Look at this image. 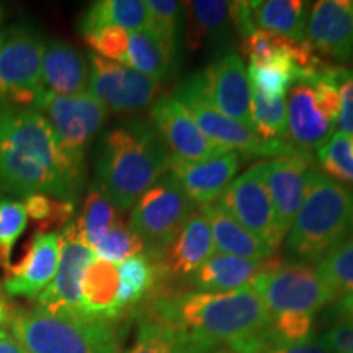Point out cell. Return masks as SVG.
I'll use <instances>...</instances> for the list:
<instances>
[{
    "instance_id": "cell-1",
    "label": "cell",
    "mask_w": 353,
    "mask_h": 353,
    "mask_svg": "<svg viewBox=\"0 0 353 353\" xmlns=\"http://www.w3.org/2000/svg\"><path fill=\"white\" fill-rule=\"evenodd\" d=\"M149 294L152 298L143 309L144 317L231 353H262L270 348V312L252 285L224 293L170 290Z\"/></svg>"
},
{
    "instance_id": "cell-2",
    "label": "cell",
    "mask_w": 353,
    "mask_h": 353,
    "mask_svg": "<svg viewBox=\"0 0 353 353\" xmlns=\"http://www.w3.org/2000/svg\"><path fill=\"white\" fill-rule=\"evenodd\" d=\"M83 180L85 169L64 156L41 113L0 105V188L74 203Z\"/></svg>"
},
{
    "instance_id": "cell-3",
    "label": "cell",
    "mask_w": 353,
    "mask_h": 353,
    "mask_svg": "<svg viewBox=\"0 0 353 353\" xmlns=\"http://www.w3.org/2000/svg\"><path fill=\"white\" fill-rule=\"evenodd\" d=\"M170 152L156 128L131 120L101 136L95 149L99 188L120 211L169 174Z\"/></svg>"
},
{
    "instance_id": "cell-4",
    "label": "cell",
    "mask_w": 353,
    "mask_h": 353,
    "mask_svg": "<svg viewBox=\"0 0 353 353\" xmlns=\"http://www.w3.org/2000/svg\"><path fill=\"white\" fill-rule=\"evenodd\" d=\"M353 234V187L312 167L306 195L291 224L286 249L306 262H319Z\"/></svg>"
},
{
    "instance_id": "cell-5",
    "label": "cell",
    "mask_w": 353,
    "mask_h": 353,
    "mask_svg": "<svg viewBox=\"0 0 353 353\" xmlns=\"http://www.w3.org/2000/svg\"><path fill=\"white\" fill-rule=\"evenodd\" d=\"M7 324L26 353H120L113 321L34 306L10 312Z\"/></svg>"
},
{
    "instance_id": "cell-6",
    "label": "cell",
    "mask_w": 353,
    "mask_h": 353,
    "mask_svg": "<svg viewBox=\"0 0 353 353\" xmlns=\"http://www.w3.org/2000/svg\"><path fill=\"white\" fill-rule=\"evenodd\" d=\"M172 95L187 108L190 117L193 118V121L196 123V126L206 138L221 145H226L232 151L275 159L304 152L294 148L291 143H286L285 139L267 141L260 138L254 130L245 128L221 113L206 95L203 72L193 74L183 82H180Z\"/></svg>"
},
{
    "instance_id": "cell-7",
    "label": "cell",
    "mask_w": 353,
    "mask_h": 353,
    "mask_svg": "<svg viewBox=\"0 0 353 353\" xmlns=\"http://www.w3.org/2000/svg\"><path fill=\"white\" fill-rule=\"evenodd\" d=\"M193 211V201L174 176L167 174L134 203L130 229L144 244V254L152 259L169 247Z\"/></svg>"
},
{
    "instance_id": "cell-8",
    "label": "cell",
    "mask_w": 353,
    "mask_h": 353,
    "mask_svg": "<svg viewBox=\"0 0 353 353\" xmlns=\"http://www.w3.org/2000/svg\"><path fill=\"white\" fill-rule=\"evenodd\" d=\"M41 37L28 26L0 33V105L28 107L37 103L43 87Z\"/></svg>"
},
{
    "instance_id": "cell-9",
    "label": "cell",
    "mask_w": 353,
    "mask_h": 353,
    "mask_svg": "<svg viewBox=\"0 0 353 353\" xmlns=\"http://www.w3.org/2000/svg\"><path fill=\"white\" fill-rule=\"evenodd\" d=\"M252 286L270 316L281 312L316 314L337 298L319 272L304 262H278L255 278Z\"/></svg>"
},
{
    "instance_id": "cell-10",
    "label": "cell",
    "mask_w": 353,
    "mask_h": 353,
    "mask_svg": "<svg viewBox=\"0 0 353 353\" xmlns=\"http://www.w3.org/2000/svg\"><path fill=\"white\" fill-rule=\"evenodd\" d=\"M50 123L57 144L74 165L83 167L88 143L107 121L108 112L90 92L72 97L54 95L44 90L33 105Z\"/></svg>"
},
{
    "instance_id": "cell-11",
    "label": "cell",
    "mask_w": 353,
    "mask_h": 353,
    "mask_svg": "<svg viewBox=\"0 0 353 353\" xmlns=\"http://www.w3.org/2000/svg\"><path fill=\"white\" fill-rule=\"evenodd\" d=\"M88 88L107 112L131 113L154 103L161 95V82L143 76L121 63L88 54Z\"/></svg>"
},
{
    "instance_id": "cell-12",
    "label": "cell",
    "mask_w": 353,
    "mask_h": 353,
    "mask_svg": "<svg viewBox=\"0 0 353 353\" xmlns=\"http://www.w3.org/2000/svg\"><path fill=\"white\" fill-rule=\"evenodd\" d=\"M263 165L265 162H259L234 179L221 195L218 205L276 252L285 236L278 228L270 195L265 185Z\"/></svg>"
},
{
    "instance_id": "cell-13",
    "label": "cell",
    "mask_w": 353,
    "mask_h": 353,
    "mask_svg": "<svg viewBox=\"0 0 353 353\" xmlns=\"http://www.w3.org/2000/svg\"><path fill=\"white\" fill-rule=\"evenodd\" d=\"M213 254L214 244L208 221L201 211H193L164 252L151 259L156 272L152 291H165L174 280L190 278Z\"/></svg>"
},
{
    "instance_id": "cell-14",
    "label": "cell",
    "mask_w": 353,
    "mask_h": 353,
    "mask_svg": "<svg viewBox=\"0 0 353 353\" xmlns=\"http://www.w3.org/2000/svg\"><path fill=\"white\" fill-rule=\"evenodd\" d=\"M151 121L170 156L188 162L223 156L232 149L206 138L190 117L187 108L174 95H164L152 103Z\"/></svg>"
},
{
    "instance_id": "cell-15",
    "label": "cell",
    "mask_w": 353,
    "mask_h": 353,
    "mask_svg": "<svg viewBox=\"0 0 353 353\" xmlns=\"http://www.w3.org/2000/svg\"><path fill=\"white\" fill-rule=\"evenodd\" d=\"M95 255L82 239L76 221L65 224L59 232V265L54 280L37 298V306L48 311L82 312L81 283L87 265Z\"/></svg>"
},
{
    "instance_id": "cell-16",
    "label": "cell",
    "mask_w": 353,
    "mask_h": 353,
    "mask_svg": "<svg viewBox=\"0 0 353 353\" xmlns=\"http://www.w3.org/2000/svg\"><path fill=\"white\" fill-rule=\"evenodd\" d=\"M316 165L312 154L298 152L265 162L263 180L270 195L278 228L283 236L301 208L306 195L307 174Z\"/></svg>"
},
{
    "instance_id": "cell-17",
    "label": "cell",
    "mask_w": 353,
    "mask_h": 353,
    "mask_svg": "<svg viewBox=\"0 0 353 353\" xmlns=\"http://www.w3.org/2000/svg\"><path fill=\"white\" fill-rule=\"evenodd\" d=\"M203 79L211 103L231 120L254 130L250 117L252 88L244 61L234 52H224L203 70Z\"/></svg>"
},
{
    "instance_id": "cell-18",
    "label": "cell",
    "mask_w": 353,
    "mask_h": 353,
    "mask_svg": "<svg viewBox=\"0 0 353 353\" xmlns=\"http://www.w3.org/2000/svg\"><path fill=\"white\" fill-rule=\"evenodd\" d=\"M306 41L321 54L353 63V0H319L312 3Z\"/></svg>"
},
{
    "instance_id": "cell-19",
    "label": "cell",
    "mask_w": 353,
    "mask_h": 353,
    "mask_svg": "<svg viewBox=\"0 0 353 353\" xmlns=\"http://www.w3.org/2000/svg\"><path fill=\"white\" fill-rule=\"evenodd\" d=\"M59 265V232H37L19 263L7 268L8 296L38 298L54 280Z\"/></svg>"
},
{
    "instance_id": "cell-20",
    "label": "cell",
    "mask_w": 353,
    "mask_h": 353,
    "mask_svg": "<svg viewBox=\"0 0 353 353\" xmlns=\"http://www.w3.org/2000/svg\"><path fill=\"white\" fill-rule=\"evenodd\" d=\"M239 165L241 156L237 151H229L223 156L198 162L182 161L170 156L169 172L193 205H200L201 208L221 198L236 176Z\"/></svg>"
},
{
    "instance_id": "cell-21",
    "label": "cell",
    "mask_w": 353,
    "mask_h": 353,
    "mask_svg": "<svg viewBox=\"0 0 353 353\" xmlns=\"http://www.w3.org/2000/svg\"><path fill=\"white\" fill-rule=\"evenodd\" d=\"M286 125L291 144L307 154L319 151L332 138L335 130V125L325 120L317 108L314 90L307 82H294L290 88Z\"/></svg>"
},
{
    "instance_id": "cell-22",
    "label": "cell",
    "mask_w": 353,
    "mask_h": 353,
    "mask_svg": "<svg viewBox=\"0 0 353 353\" xmlns=\"http://www.w3.org/2000/svg\"><path fill=\"white\" fill-rule=\"evenodd\" d=\"M278 262L281 260L276 255L265 260H250L216 254L188 278V283L195 291H208V293L234 291L252 285L255 278Z\"/></svg>"
},
{
    "instance_id": "cell-23",
    "label": "cell",
    "mask_w": 353,
    "mask_h": 353,
    "mask_svg": "<svg viewBox=\"0 0 353 353\" xmlns=\"http://www.w3.org/2000/svg\"><path fill=\"white\" fill-rule=\"evenodd\" d=\"M43 87L54 95L72 97L88 88V61L72 44L50 41L43 54Z\"/></svg>"
},
{
    "instance_id": "cell-24",
    "label": "cell",
    "mask_w": 353,
    "mask_h": 353,
    "mask_svg": "<svg viewBox=\"0 0 353 353\" xmlns=\"http://www.w3.org/2000/svg\"><path fill=\"white\" fill-rule=\"evenodd\" d=\"M179 41L157 32L151 25L130 33L126 57L123 64L162 82L174 72Z\"/></svg>"
},
{
    "instance_id": "cell-25",
    "label": "cell",
    "mask_w": 353,
    "mask_h": 353,
    "mask_svg": "<svg viewBox=\"0 0 353 353\" xmlns=\"http://www.w3.org/2000/svg\"><path fill=\"white\" fill-rule=\"evenodd\" d=\"M201 214L208 221L214 250H218L219 254L250 260L275 257V252L270 247L247 231L226 210L221 208L218 203L201 206Z\"/></svg>"
},
{
    "instance_id": "cell-26",
    "label": "cell",
    "mask_w": 353,
    "mask_h": 353,
    "mask_svg": "<svg viewBox=\"0 0 353 353\" xmlns=\"http://www.w3.org/2000/svg\"><path fill=\"white\" fill-rule=\"evenodd\" d=\"M118 267L108 260L94 257L83 272L81 283V307L88 317L103 321L118 319L123 312L118 307Z\"/></svg>"
},
{
    "instance_id": "cell-27",
    "label": "cell",
    "mask_w": 353,
    "mask_h": 353,
    "mask_svg": "<svg viewBox=\"0 0 353 353\" xmlns=\"http://www.w3.org/2000/svg\"><path fill=\"white\" fill-rule=\"evenodd\" d=\"M126 353H231L226 348L210 345L182 330L149 317H143L138 335Z\"/></svg>"
},
{
    "instance_id": "cell-28",
    "label": "cell",
    "mask_w": 353,
    "mask_h": 353,
    "mask_svg": "<svg viewBox=\"0 0 353 353\" xmlns=\"http://www.w3.org/2000/svg\"><path fill=\"white\" fill-rule=\"evenodd\" d=\"M307 2L303 0H265L252 2V19L257 30L280 34L291 41H306Z\"/></svg>"
},
{
    "instance_id": "cell-29",
    "label": "cell",
    "mask_w": 353,
    "mask_h": 353,
    "mask_svg": "<svg viewBox=\"0 0 353 353\" xmlns=\"http://www.w3.org/2000/svg\"><path fill=\"white\" fill-rule=\"evenodd\" d=\"M149 10L144 0H100L94 2L79 21L81 34L103 26H118L128 33L149 26Z\"/></svg>"
},
{
    "instance_id": "cell-30",
    "label": "cell",
    "mask_w": 353,
    "mask_h": 353,
    "mask_svg": "<svg viewBox=\"0 0 353 353\" xmlns=\"http://www.w3.org/2000/svg\"><path fill=\"white\" fill-rule=\"evenodd\" d=\"M188 13V43L198 48L203 41L210 44L226 43L231 32L229 8L224 0H193L185 3Z\"/></svg>"
},
{
    "instance_id": "cell-31",
    "label": "cell",
    "mask_w": 353,
    "mask_h": 353,
    "mask_svg": "<svg viewBox=\"0 0 353 353\" xmlns=\"http://www.w3.org/2000/svg\"><path fill=\"white\" fill-rule=\"evenodd\" d=\"M118 307L123 311L134 307L136 304L148 296L156 283V272L151 259L144 252L132 255L118 265Z\"/></svg>"
},
{
    "instance_id": "cell-32",
    "label": "cell",
    "mask_w": 353,
    "mask_h": 353,
    "mask_svg": "<svg viewBox=\"0 0 353 353\" xmlns=\"http://www.w3.org/2000/svg\"><path fill=\"white\" fill-rule=\"evenodd\" d=\"M118 211L120 210L103 195V192L99 187H94L88 192L82 213L76 223L82 239L90 249L110 229H113L120 223L121 218Z\"/></svg>"
},
{
    "instance_id": "cell-33",
    "label": "cell",
    "mask_w": 353,
    "mask_h": 353,
    "mask_svg": "<svg viewBox=\"0 0 353 353\" xmlns=\"http://www.w3.org/2000/svg\"><path fill=\"white\" fill-rule=\"evenodd\" d=\"M319 339L332 353H353V294H342L330 304Z\"/></svg>"
},
{
    "instance_id": "cell-34",
    "label": "cell",
    "mask_w": 353,
    "mask_h": 353,
    "mask_svg": "<svg viewBox=\"0 0 353 353\" xmlns=\"http://www.w3.org/2000/svg\"><path fill=\"white\" fill-rule=\"evenodd\" d=\"M250 117L252 128L260 138L267 141L285 139L288 136L286 125L285 97H265L259 90H252L250 100Z\"/></svg>"
},
{
    "instance_id": "cell-35",
    "label": "cell",
    "mask_w": 353,
    "mask_h": 353,
    "mask_svg": "<svg viewBox=\"0 0 353 353\" xmlns=\"http://www.w3.org/2000/svg\"><path fill=\"white\" fill-rule=\"evenodd\" d=\"M317 272L335 294H353V234L319 260Z\"/></svg>"
},
{
    "instance_id": "cell-36",
    "label": "cell",
    "mask_w": 353,
    "mask_h": 353,
    "mask_svg": "<svg viewBox=\"0 0 353 353\" xmlns=\"http://www.w3.org/2000/svg\"><path fill=\"white\" fill-rule=\"evenodd\" d=\"M314 330V314L309 312H281L270 316L268 342L270 347L296 345L309 342Z\"/></svg>"
},
{
    "instance_id": "cell-37",
    "label": "cell",
    "mask_w": 353,
    "mask_h": 353,
    "mask_svg": "<svg viewBox=\"0 0 353 353\" xmlns=\"http://www.w3.org/2000/svg\"><path fill=\"white\" fill-rule=\"evenodd\" d=\"M317 159L325 175L334 179L335 182L353 187V156L347 134L335 132L317 151Z\"/></svg>"
},
{
    "instance_id": "cell-38",
    "label": "cell",
    "mask_w": 353,
    "mask_h": 353,
    "mask_svg": "<svg viewBox=\"0 0 353 353\" xmlns=\"http://www.w3.org/2000/svg\"><path fill=\"white\" fill-rule=\"evenodd\" d=\"M95 257L108 260L112 263H121L123 260L144 252V244L139 237L125 226L123 219L113 229L105 234L97 244L92 247Z\"/></svg>"
},
{
    "instance_id": "cell-39",
    "label": "cell",
    "mask_w": 353,
    "mask_h": 353,
    "mask_svg": "<svg viewBox=\"0 0 353 353\" xmlns=\"http://www.w3.org/2000/svg\"><path fill=\"white\" fill-rule=\"evenodd\" d=\"M26 224H28V216L23 205L0 196V267L6 270L12 265L13 245L23 234Z\"/></svg>"
},
{
    "instance_id": "cell-40",
    "label": "cell",
    "mask_w": 353,
    "mask_h": 353,
    "mask_svg": "<svg viewBox=\"0 0 353 353\" xmlns=\"http://www.w3.org/2000/svg\"><path fill=\"white\" fill-rule=\"evenodd\" d=\"M26 211V216L37 221L39 229H51L65 226L74 216V203L52 200L46 195H30L21 203Z\"/></svg>"
},
{
    "instance_id": "cell-41",
    "label": "cell",
    "mask_w": 353,
    "mask_h": 353,
    "mask_svg": "<svg viewBox=\"0 0 353 353\" xmlns=\"http://www.w3.org/2000/svg\"><path fill=\"white\" fill-rule=\"evenodd\" d=\"M85 43L94 48L95 54L113 63L125 61L128 43H130V33L118 26H103V28L92 30V32L82 34Z\"/></svg>"
},
{
    "instance_id": "cell-42",
    "label": "cell",
    "mask_w": 353,
    "mask_h": 353,
    "mask_svg": "<svg viewBox=\"0 0 353 353\" xmlns=\"http://www.w3.org/2000/svg\"><path fill=\"white\" fill-rule=\"evenodd\" d=\"M145 6H148L149 20H151L149 25L170 39L179 41L180 28L187 15V6L183 2H174V0H148Z\"/></svg>"
},
{
    "instance_id": "cell-43",
    "label": "cell",
    "mask_w": 353,
    "mask_h": 353,
    "mask_svg": "<svg viewBox=\"0 0 353 353\" xmlns=\"http://www.w3.org/2000/svg\"><path fill=\"white\" fill-rule=\"evenodd\" d=\"M250 85L254 90H259L265 97H285L286 90L296 82V76L293 70L286 68H259L249 65L247 70Z\"/></svg>"
},
{
    "instance_id": "cell-44",
    "label": "cell",
    "mask_w": 353,
    "mask_h": 353,
    "mask_svg": "<svg viewBox=\"0 0 353 353\" xmlns=\"http://www.w3.org/2000/svg\"><path fill=\"white\" fill-rule=\"evenodd\" d=\"M329 76L335 82L341 95V113H339V132L353 134V69L332 65Z\"/></svg>"
},
{
    "instance_id": "cell-45",
    "label": "cell",
    "mask_w": 353,
    "mask_h": 353,
    "mask_svg": "<svg viewBox=\"0 0 353 353\" xmlns=\"http://www.w3.org/2000/svg\"><path fill=\"white\" fill-rule=\"evenodd\" d=\"M229 19L236 30L237 34H241L242 39L252 34L255 30L252 19V2L250 0H239V2H231L229 8Z\"/></svg>"
},
{
    "instance_id": "cell-46",
    "label": "cell",
    "mask_w": 353,
    "mask_h": 353,
    "mask_svg": "<svg viewBox=\"0 0 353 353\" xmlns=\"http://www.w3.org/2000/svg\"><path fill=\"white\" fill-rule=\"evenodd\" d=\"M262 353H332L327 347L322 343L319 337H312L309 342L296 343V345L285 347H270Z\"/></svg>"
},
{
    "instance_id": "cell-47",
    "label": "cell",
    "mask_w": 353,
    "mask_h": 353,
    "mask_svg": "<svg viewBox=\"0 0 353 353\" xmlns=\"http://www.w3.org/2000/svg\"><path fill=\"white\" fill-rule=\"evenodd\" d=\"M0 353H26V350L10 334V330L0 327Z\"/></svg>"
},
{
    "instance_id": "cell-48",
    "label": "cell",
    "mask_w": 353,
    "mask_h": 353,
    "mask_svg": "<svg viewBox=\"0 0 353 353\" xmlns=\"http://www.w3.org/2000/svg\"><path fill=\"white\" fill-rule=\"evenodd\" d=\"M8 316H10V311H8L6 301L0 298V325L6 324V322L8 321Z\"/></svg>"
},
{
    "instance_id": "cell-49",
    "label": "cell",
    "mask_w": 353,
    "mask_h": 353,
    "mask_svg": "<svg viewBox=\"0 0 353 353\" xmlns=\"http://www.w3.org/2000/svg\"><path fill=\"white\" fill-rule=\"evenodd\" d=\"M348 141H350V151H352V156H353V134L348 136Z\"/></svg>"
}]
</instances>
